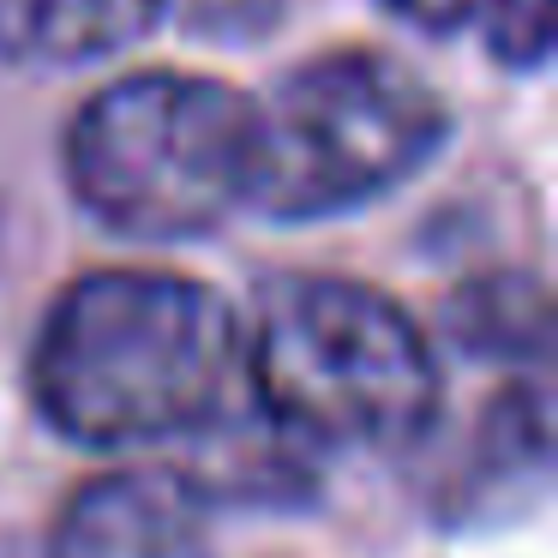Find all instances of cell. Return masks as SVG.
I'll list each match as a JSON object with an SVG mask.
<instances>
[{"instance_id": "6da1fadb", "label": "cell", "mask_w": 558, "mask_h": 558, "mask_svg": "<svg viewBox=\"0 0 558 558\" xmlns=\"http://www.w3.org/2000/svg\"><path fill=\"white\" fill-rule=\"evenodd\" d=\"M25 385L43 421L85 450L193 438L234 402L241 318L186 270H85L43 313Z\"/></svg>"}, {"instance_id": "7a4b0ae2", "label": "cell", "mask_w": 558, "mask_h": 558, "mask_svg": "<svg viewBox=\"0 0 558 558\" xmlns=\"http://www.w3.org/2000/svg\"><path fill=\"white\" fill-rule=\"evenodd\" d=\"M241 378L282 438L325 450H409L438 426L445 373L433 342L373 282L282 270L258 282Z\"/></svg>"}, {"instance_id": "3957f363", "label": "cell", "mask_w": 558, "mask_h": 558, "mask_svg": "<svg viewBox=\"0 0 558 558\" xmlns=\"http://www.w3.org/2000/svg\"><path fill=\"white\" fill-rule=\"evenodd\" d=\"M61 169L78 210L121 241H198L246 205L253 97L210 73H126L78 102Z\"/></svg>"}, {"instance_id": "277c9868", "label": "cell", "mask_w": 558, "mask_h": 558, "mask_svg": "<svg viewBox=\"0 0 558 558\" xmlns=\"http://www.w3.org/2000/svg\"><path fill=\"white\" fill-rule=\"evenodd\" d=\"M450 145V102L385 49H330L289 66L253 102L246 205L318 222L378 205Z\"/></svg>"}, {"instance_id": "5b68a950", "label": "cell", "mask_w": 558, "mask_h": 558, "mask_svg": "<svg viewBox=\"0 0 558 558\" xmlns=\"http://www.w3.org/2000/svg\"><path fill=\"white\" fill-rule=\"evenodd\" d=\"M49 558H210V493L186 469H109L73 486Z\"/></svg>"}, {"instance_id": "8992f818", "label": "cell", "mask_w": 558, "mask_h": 558, "mask_svg": "<svg viewBox=\"0 0 558 558\" xmlns=\"http://www.w3.org/2000/svg\"><path fill=\"white\" fill-rule=\"evenodd\" d=\"M174 0H0V61L85 66L157 37Z\"/></svg>"}, {"instance_id": "52a82bcc", "label": "cell", "mask_w": 558, "mask_h": 558, "mask_svg": "<svg viewBox=\"0 0 558 558\" xmlns=\"http://www.w3.org/2000/svg\"><path fill=\"white\" fill-rule=\"evenodd\" d=\"M438 325L474 361L541 366L553 349V301H546V282L529 270H486V277L462 282L438 306Z\"/></svg>"}, {"instance_id": "ba28073f", "label": "cell", "mask_w": 558, "mask_h": 558, "mask_svg": "<svg viewBox=\"0 0 558 558\" xmlns=\"http://www.w3.org/2000/svg\"><path fill=\"white\" fill-rule=\"evenodd\" d=\"M553 13L558 0H493L481 13V37L486 54L510 73H541L546 54H553Z\"/></svg>"}, {"instance_id": "9c48e42d", "label": "cell", "mask_w": 558, "mask_h": 558, "mask_svg": "<svg viewBox=\"0 0 558 558\" xmlns=\"http://www.w3.org/2000/svg\"><path fill=\"white\" fill-rule=\"evenodd\" d=\"M402 25L426 31V37H457V31L481 25V13L493 0H385Z\"/></svg>"}]
</instances>
